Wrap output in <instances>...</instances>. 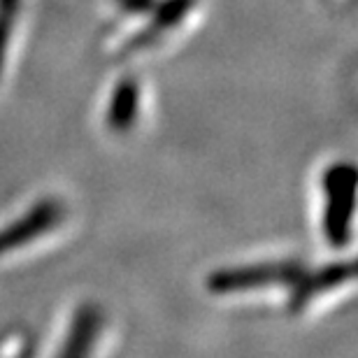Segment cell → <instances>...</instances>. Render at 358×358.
<instances>
[{
  "label": "cell",
  "instance_id": "277c9868",
  "mask_svg": "<svg viewBox=\"0 0 358 358\" xmlns=\"http://www.w3.org/2000/svg\"><path fill=\"white\" fill-rule=\"evenodd\" d=\"M66 217V205L59 198L38 200L24 217H19L14 224L0 231V254L14 252L19 247L31 245L35 238L49 233Z\"/></svg>",
  "mask_w": 358,
  "mask_h": 358
},
{
  "label": "cell",
  "instance_id": "ba28073f",
  "mask_svg": "<svg viewBox=\"0 0 358 358\" xmlns=\"http://www.w3.org/2000/svg\"><path fill=\"white\" fill-rule=\"evenodd\" d=\"M21 14H24V0H0V77L5 73L12 45L17 40Z\"/></svg>",
  "mask_w": 358,
  "mask_h": 358
},
{
  "label": "cell",
  "instance_id": "7a4b0ae2",
  "mask_svg": "<svg viewBox=\"0 0 358 358\" xmlns=\"http://www.w3.org/2000/svg\"><path fill=\"white\" fill-rule=\"evenodd\" d=\"M307 266L300 261H268V263H252V266H235L217 270L207 277V289L217 296L226 293H242L256 291L266 286H296L300 277L305 275Z\"/></svg>",
  "mask_w": 358,
  "mask_h": 358
},
{
  "label": "cell",
  "instance_id": "8992f818",
  "mask_svg": "<svg viewBox=\"0 0 358 358\" xmlns=\"http://www.w3.org/2000/svg\"><path fill=\"white\" fill-rule=\"evenodd\" d=\"M140 103H142V84L138 77H121L114 84V89L107 100V114L105 124L112 133L124 135L135 126L140 117Z\"/></svg>",
  "mask_w": 358,
  "mask_h": 358
},
{
  "label": "cell",
  "instance_id": "6da1fadb",
  "mask_svg": "<svg viewBox=\"0 0 358 358\" xmlns=\"http://www.w3.org/2000/svg\"><path fill=\"white\" fill-rule=\"evenodd\" d=\"M112 21L105 49L112 56L128 59L166 45L191 24L198 0H107Z\"/></svg>",
  "mask_w": 358,
  "mask_h": 358
},
{
  "label": "cell",
  "instance_id": "3957f363",
  "mask_svg": "<svg viewBox=\"0 0 358 358\" xmlns=\"http://www.w3.org/2000/svg\"><path fill=\"white\" fill-rule=\"evenodd\" d=\"M356 179V168L352 163H333L324 173V191L328 200L324 212V233L333 247H345L349 242Z\"/></svg>",
  "mask_w": 358,
  "mask_h": 358
},
{
  "label": "cell",
  "instance_id": "52a82bcc",
  "mask_svg": "<svg viewBox=\"0 0 358 358\" xmlns=\"http://www.w3.org/2000/svg\"><path fill=\"white\" fill-rule=\"evenodd\" d=\"M100 324H103V314L96 305H82L75 312V319L70 324L68 338L63 342L61 354L56 358H89L93 342L98 338Z\"/></svg>",
  "mask_w": 358,
  "mask_h": 358
},
{
  "label": "cell",
  "instance_id": "5b68a950",
  "mask_svg": "<svg viewBox=\"0 0 358 358\" xmlns=\"http://www.w3.org/2000/svg\"><path fill=\"white\" fill-rule=\"evenodd\" d=\"M354 277V263L342 261V263H331L319 270H305V275L300 277V282L291 289L289 298V312H300L310 305L312 298L321 296L326 291L338 289L340 284L349 282Z\"/></svg>",
  "mask_w": 358,
  "mask_h": 358
}]
</instances>
